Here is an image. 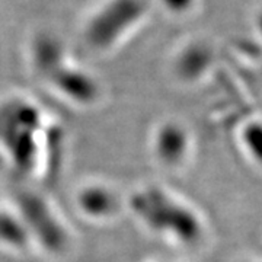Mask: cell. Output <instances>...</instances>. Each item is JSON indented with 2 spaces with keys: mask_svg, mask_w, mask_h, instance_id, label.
I'll return each mask as SVG.
<instances>
[{
  "mask_svg": "<svg viewBox=\"0 0 262 262\" xmlns=\"http://www.w3.org/2000/svg\"><path fill=\"white\" fill-rule=\"evenodd\" d=\"M144 13L141 0H110L95 13L84 29L86 42L95 50H108L124 37Z\"/></svg>",
  "mask_w": 262,
  "mask_h": 262,
  "instance_id": "4",
  "label": "cell"
},
{
  "mask_svg": "<svg viewBox=\"0 0 262 262\" xmlns=\"http://www.w3.org/2000/svg\"><path fill=\"white\" fill-rule=\"evenodd\" d=\"M76 203L86 217L94 220L110 219L118 207V201L113 192L98 184L84 185L76 196Z\"/></svg>",
  "mask_w": 262,
  "mask_h": 262,
  "instance_id": "5",
  "label": "cell"
},
{
  "mask_svg": "<svg viewBox=\"0 0 262 262\" xmlns=\"http://www.w3.org/2000/svg\"><path fill=\"white\" fill-rule=\"evenodd\" d=\"M245 140L255 159L262 162V125H251L245 133Z\"/></svg>",
  "mask_w": 262,
  "mask_h": 262,
  "instance_id": "8",
  "label": "cell"
},
{
  "mask_svg": "<svg viewBox=\"0 0 262 262\" xmlns=\"http://www.w3.org/2000/svg\"><path fill=\"white\" fill-rule=\"evenodd\" d=\"M187 147L184 133L177 127H165L160 130L158 137V153L165 162H175L178 160Z\"/></svg>",
  "mask_w": 262,
  "mask_h": 262,
  "instance_id": "7",
  "label": "cell"
},
{
  "mask_svg": "<svg viewBox=\"0 0 262 262\" xmlns=\"http://www.w3.org/2000/svg\"><path fill=\"white\" fill-rule=\"evenodd\" d=\"M32 239L16 211L0 210V245L10 251H27Z\"/></svg>",
  "mask_w": 262,
  "mask_h": 262,
  "instance_id": "6",
  "label": "cell"
},
{
  "mask_svg": "<svg viewBox=\"0 0 262 262\" xmlns=\"http://www.w3.org/2000/svg\"><path fill=\"white\" fill-rule=\"evenodd\" d=\"M63 133L37 103L24 96L0 103V150L20 177L57 170Z\"/></svg>",
  "mask_w": 262,
  "mask_h": 262,
  "instance_id": "1",
  "label": "cell"
},
{
  "mask_svg": "<svg viewBox=\"0 0 262 262\" xmlns=\"http://www.w3.org/2000/svg\"><path fill=\"white\" fill-rule=\"evenodd\" d=\"M16 213L28 229L32 242H38L47 252L61 253L69 244V234L54 208L34 192L16 195Z\"/></svg>",
  "mask_w": 262,
  "mask_h": 262,
  "instance_id": "3",
  "label": "cell"
},
{
  "mask_svg": "<svg viewBox=\"0 0 262 262\" xmlns=\"http://www.w3.org/2000/svg\"><path fill=\"white\" fill-rule=\"evenodd\" d=\"M258 29H259V32H261L262 35V12L259 13V16H258Z\"/></svg>",
  "mask_w": 262,
  "mask_h": 262,
  "instance_id": "10",
  "label": "cell"
},
{
  "mask_svg": "<svg viewBox=\"0 0 262 262\" xmlns=\"http://www.w3.org/2000/svg\"><path fill=\"white\" fill-rule=\"evenodd\" d=\"M165 8L177 13H182L185 10L191 9L194 5V0H162Z\"/></svg>",
  "mask_w": 262,
  "mask_h": 262,
  "instance_id": "9",
  "label": "cell"
},
{
  "mask_svg": "<svg viewBox=\"0 0 262 262\" xmlns=\"http://www.w3.org/2000/svg\"><path fill=\"white\" fill-rule=\"evenodd\" d=\"M32 56L39 77L67 102L92 105L98 99L99 88L96 80L70 58L58 39L50 35L38 37Z\"/></svg>",
  "mask_w": 262,
  "mask_h": 262,
  "instance_id": "2",
  "label": "cell"
}]
</instances>
